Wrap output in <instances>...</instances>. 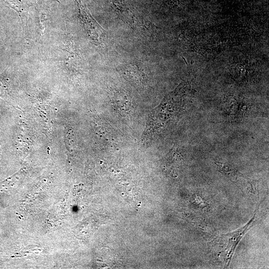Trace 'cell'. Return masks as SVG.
<instances>
[{
  "label": "cell",
  "instance_id": "obj_1",
  "mask_svg": "<svg viewBox=\"0 0 269 269\" xmlns=\"http://www.w3.org/2000/svg\"><path fill=\"white\" fill-rule=\"evenodd\" d=\"M78 7L79 19L88 36L97 44L103 42L104 29L91 15L81 0H74Z\"/></svg>",
  "mask_w": 269,
  "mask_h": 269
},
{
  "label": "cell",
  "instance_id": "obj_2",
  "mask_svg": "<svg viewBox=\"0 0 269 269\" xmlns=\"http://www.w3.org/2000/svg\"><path fill=\"white\" fill-rule=\"evenodd\" d=\"M112 4L118 18L132 27L135 24L134 15L126 0H112Z\"/></svg>",
  "mask_w": 269,
  "mask_h": 269
},
{
  "label": "cell",
  "instance_id": "obj_3",
  "mask_svg": "<svg viewBox=\"0 0 269 269\" xmlns=\"http://www.w3.org/2000/svg\"><path fill=\"white\" fill-rule=\"evenodd\" d=\"M255 216L250 221V222L244 227L239 229L234 232L224 235L228 237V252L227 253V259L229 260V264L232 258V256L234 252L236 247L239 242L240 240L243 236L247 230H248L251 226H252Z\"/></svg>",
  "mask_w": 269,
  "mask_h": 269
},
{
  "label": "cell",
  "instance_id": "obj_4",
  "mask_svg": "<svg viewBox=\"0 0 269 269\" xmlns=\"http://www.w3.org/2000/svg\"><path fill=\"white\" fill-rule=\"evenodd\" d=\"M121 71L128 78L136 83H142L144 80L142 68L138 63H129L122 66Z\"/></svg>",
  "mask_w": 269,
  "mask_h": 269
},
{
  "label": "cell",
  "instance_id": "obj_5",
  "mask_svg": "<svg viewBox=\"0 0 269 269\" xmlns=\"http://www.w3.org/2000/svg\"><path fill=\"white\" fill-rule=\"evenodd\" d=\"M5 1L19 14L22 13L28 5L26 0H5Z\"/></svg>",
  "mask_w": 269,
  "mask_h": 269
}]
</instances>
